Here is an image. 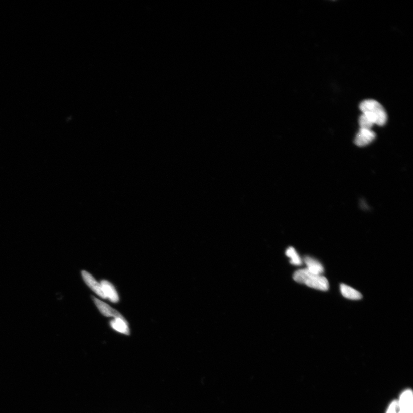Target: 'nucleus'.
<instances>
[{
    "label": "nucleus",
    "instance_id": "nucleus-1",
    "mask_svg": "<svg viewBox=\"0 0 413 413\" xmlns=\"http://www.w3.org/2000/svg\"><path fill=\"white\" fill-rule=\"evenodd\" d=\"M359 108L363 115L374 123V125L383 126L386 123V111L378 101L373 99L365 100L360 103Z\"/></svg>",
    "mask_w": 413,
    "mask_h": 413
},
{
    "label": "nucleus",
    "instance_id": "nucleus-2",
    "mask_svg": "<svg viewBox=\"0 0 413 413\" xmlns=\"http://www.w3.org/2000/svg\"><path fill=\"white\" fill-rule=\"evenodd\" d=\"M307 286L322 291L328 290L330 287L328 281L326 277L322 275L311 274L305 282Z\"/></svg>",
    "mask_w": 413,
    "mask_h": 413
},
{
    "label": "nucleus",
    "instance_id": "nucleus-3",
    "mask_svg": "<svg viewBox=\"0 0 413 413\" xmlns=\"http://www.w3.org/2000/svg\"><path fill=\"white\" fill-rule=\"evenodd\" d=\"M376 138L375 132L372 130L360 129L355 139V144L359 147L368 145Z\"/></svg>",
    "mask_w": 413,
    "mask_h": 413
},
{
    "label": "nucleus",
    "instance_id": "nucleus-4",
    "mask_svg": "<svg viewBox=\"0 0 413 413\" xmlns=\"http://www.w3.org/2000/svg\"><path fill=\"white\" fill-rule=\"evenodd\" d=\"M82 275L84 281H85L87 286H89L92 290L98 296L101 297L102 298L106 299L102 290L101 284H99L97 281L94 278L93 276L85 270L82 271Z\"/></svg>",
    "mask_w": 413,
    "mask_h": 413
},
{
    "label": "nucleus",
    "instance_id": "nucleus-5",
    "mask_svg": "<svg viewBox=\"0 0 413 413\" xmlns=\"http://www.w3.org/2000/svg\"><path fill=\"white\" fill-rule=\"evenodd\" d=\"M93 300L98 310L104 316L114 317V318H123L119 312L111 308L109 305L102 302L101 300L95 298L94 297H93Z\"/></svg>",
    "mask_w": 413,
    "mask_h": 413
},
{
    "label": "nucleus",
    "instance_id": "nucleus-6",
    "mask_svg": "<svg viewBox=\"0 0 413 413\" xmlns=\"http://www.w3.org/2000/svg\"><path fill=\"white\" fill-rule=\"evenodd\" d=\"M400 413H412V394L410 390L403 393L398 404Z\"/></svg>",
    "mask_w": 413,
    "mask_h": 413
},
{
    "label": "nucleus",
    "instance_id": "nucleus-7",
    "mask_svg": "<svg viewBox=\"0 0 413 413\" xmlns=\"http://www.w3.org/2000/svg\"><path fill=\"white\" fill-rule=\"evenodd\" d=\"M304 262L307 266V269L314 275H322L324 272V267L320 262L310 256H306Z\"/></svg>",
    "mask_w": 413,
    "mask_h": 413
},
{
    "label": "nucleus",
    "instance_id": "nucleus-8",
    "mask_svg": "<svg viewBox=\"0 0 413 413\" xmlns=\"http://www.w3.org/2000/svg\"><path fill=\"white\" fill-rule=\"evenodd\" d=\"M101 285L106 299H109L113 303L118 302L119 296L113 285L107 280H102Z\"/></svg>",
    "mask_w": 413,
    "mask_h": 413
},
{
    "label": "nucleus",
    "instance_id": "nucleus-9",
    "mask_svg": "<svg viewBox=\"0 0 413 413\" xmlns=\"http://www.w3.org/2000/svg\"><path fill=\"white\" fill-rule=\"evenodd\" d=\"M110 326L116 331L126 335H130L129 324L124 318H115L110 322Z\"/></svg>",
    "mask_w": 413,
    "mask_h": 413
},
{
    "label": "nucleus",
    "instance_id": "nucleus-10",
    "mask_svg": "<svg viewBox=\"0 0 413 413\" xmlns=\"http://www.w3.org/2000/svg\"><path fill=\"white\" fill-rule=\"evenodd\" d=\"M340 292L344 298L348 299L360 300L363 297L362 294L358 291L344 284L340 285Z\"/></svg>",
    "mask_w": 413,
    "mask_h": 413
},
{
    "label": "nucleus",
    "instance_id": "nucleus-11",
    "mask_svg": "<svg viewBox=\"0 0 413 413\" xmlns=\"http://www.w3.org/2000/svg\"><path fill=\"white\" fill-rule=\"evenodd\" d=\"M286 254L291 259L290 262L293 265L301 266L303 264L302 259L294 247H289L286 250Z\"/></svg>",
    "mask_w": 413,
    "mask_h": 413
},
{
    "label": "nucleus",
    "instance_id": "nucleus-12",
    "mask_svg": "<svg viewBox=\"0 0 413 413\" xmlns=\"http://www.w3.org/2000/svg\"><path fill=\"white\" fill-rule=\"evenodd\" d=\"M311 274V272L309 271L307 268H303L297 270L294 272L293 278H294L295 282L300 284H304L306 280Z\"/></svg>",
    "mask_w": 413,
    "mask_h": 413
},
{
    "label": "nucleus",
    "instance_id": "nucleus-13",
    "mask_svg": "<svg viewBox=\"0 0 413 413\" xmlns=\"http://www.w3.org/2000/svg\"><path fill=\"white\" fill-rule=\"evenodd\" d=\"M359 122L360 129L371 130V128L374 125V123L363 114L360 116Z\"/></svg>",
    "mask_w": 413,
    "mask_h": 413
},
{
    "label": "nucleus",
    "instance_id": "nucleus-14",
    "mask_svg": "<svg viewBox=\"0 0 413 413\" xmlns=\"http://www.w3.org/2000/svg\"><path fill=\"white\" fill-rule=\"evenodd\" d=\"M398 408V403L396 402H393L389 407L387 413H400Z\"/></svg>",
    "mask_w": 413,
    "mask_h": 413
}]
</instances>
